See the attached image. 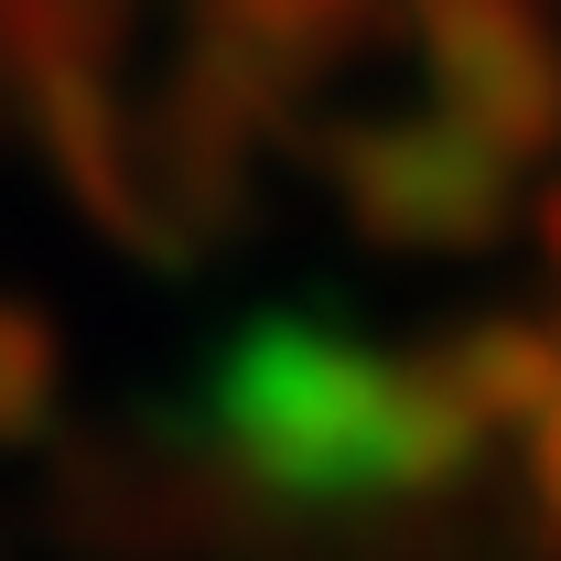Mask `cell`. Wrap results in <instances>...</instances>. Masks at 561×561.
Listing matches in <instances>:
<instances>
[{
    "instance_id": "obj_1",
    "label": "cell",
    "mask_w": 561,
    "mask_h": 561,
    "mask_svg": "<svg viewBox=\"0 0 561 561\" xmlns=\"http://www.w3.org/2000/svg\"><path fill=\"white\" fill-rule=\"evenodd\" d=\"M249 454L271 465L280 486H411V476H443L454 454H465V411H389V389L378 378H346L335 356H313V367H291L280 389H249Z\"/></svg>"
},
{
    "instance_id": "obj_2",
    "label": "cell",
    "mask_w": 561,
    "mask_h": 561,
    "mask_svg": "<svg viewBox=\"0 0 561 561\" xmlns=\"http://www.w3.org/2000/svg\"><path fill=\"white\" fill-rule=\"evenodd\" d=\"M540 486H551V507H561V400H551V432H540Z\"/></svg>"
}]
</instances>
